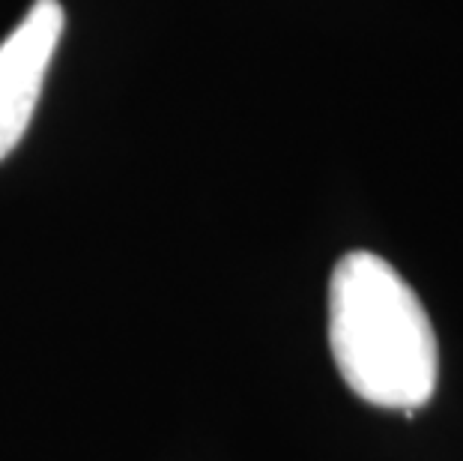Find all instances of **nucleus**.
Listing matches in <instances>:
<instances>
[{
  "instance_id": "obj_1",
  "label": "nucleus",
  "mask_w": 463,
  "mask_h": 461,
  "mask_svg": "<svg viewBox=\"0 0 463 461\" xmlns=\"http://www.w3.org/2000/svg\"><path fill=\"white\" fill-rule=\"evenodd\" d=\"M329 348L368 405L416 410L439 378L437 332L416 291L373 252H350L329 282Z\"/></svg>"
},
{
  "instance_id": "obj_2",
  "label": "nucleus",
  "mask_w": 463,
  "mask_h": 461,
  "mask_svg": "<svg viewBox=\"0 0 463 461\" xmlns=\"http://www.w3.org/2000/svg\"><path fill=\"white\" fill-rule=\"evenodd\" d=\"M63 27L66 13L61 0H36L15 31L0 43V162L22 144L33 120Z\"/></svg>"
}]
</instances>
